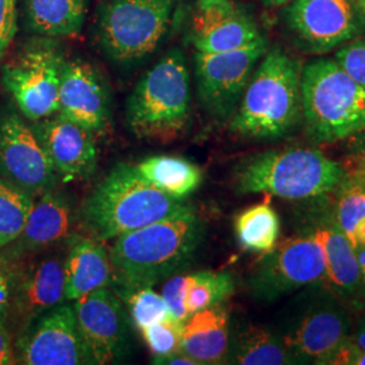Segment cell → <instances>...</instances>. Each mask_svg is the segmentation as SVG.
Instances as JSON below:
<instances>
[{"instance_id": "6da1fadb", "label": "cell", "mask_w": 365, "mask_h": 365, "mask_svg": "<svg viewBox=\"0 0 365 365\" xmlns=\"http://www.w3.org/2000/svg\"><path fill=\"white\" fill-rule=\"evenodd\" d=\"M205 235L194 207L119 235L110 250L115 291L153 287L192 260Z\"/></svg>"}, {"instance_id": "7a4b0ae2", "label": "cell", "mask_w": 365, "mask_h": 365, "mask_svg": "<svg viewBox=\"0 0 365 365\" xmlns=\"http://www.w3.org/2000/svg\"><path fill=\"white\" fill-rule=\"evenodd\" d=\"M302 69L280 46L267 51L229 120L230 133L245 140H276L295 130L302 120Z\"/></svg>"}, {"instance_id": "3957f363", "label": "cell", "mask_w": 365, "mask_h": 365, "mask_svg": "<svg viewBox=\"0 0 365 365\" xmlns=\"http://www.w3.org/2000/svg\"><path fill=\"white\" fill-rule=\"evenodd\" d=\"M190 207L146 182L135 165L118 164L88 196L81 220L92 238L108 241Z\"/></svg>"}, {"instance_id": "277c9868", "label": "cell", "mask_w": 365, "mask_h": 365, "mask_svg": "<svg viewBox=\"0 0 365 365\" xmlns=\"http://www.w3.org/2000/svg\"><path fill=\"white\" fill-rule=\"evenodd\" d=\"M345 167L314 148H286L245 160L235 172L240 194L264 192L286 200H306L337 190Z\"/></svg>"}, {"instance_id": "5b68a950", "label": "cell", "mask_w": 365, "mask_h": 365, "mask_svg": "<svg viewBox=\"0 0 365 365\" xmlns=\"http://www.w3.org/2000/svg\"><path fill=\"white\" fill-rule=\"evenodd\" d=\"M302 119L314 143L352 138L365 129V88L334 58L312 60L302 69Z\"/></svg>"}, {"instance_id": "8992f818", "label": "cell", "mask_w": 365, "mask_h": 365, "mask_svg": "<svg viewBox=\"0 0 365 365\" xmlns=\"http://www.w3.org/2000/svg\"><path fill=\"white\" fill-rule=\"evenodd\" d=\"M191 114L185 57L170 49L137 83L126 103V125L144 140L167 143L182 134Z\"/></svg>"}, {"instance_id": "52a82bcc", "label": "cell", "mask_w": 365, "mask_h": 365, "mask_svg": "<svg viewBox=\"0 0 365 365\" xmlns=\"http://www.w3.org/2000/svg\"><path fill=\"white\" fill-rule=\"evenodd\" d=\"M179 0H105L98 13V39L119 64L144 60L168 33Z\"/></svg>"}, {"instance_id": "ba28073f", "label": "cell", "mask_w": 365, "mask_h": 365, "mask_svg": "<svg viewBox=\"0 0 365 365\" xmlns=\"http://www.w3.org/2000/svg\"><path fill=\"white\" fill-rule=\"evenodd\" d=\"M349 333L344 302L325 284H317L295 300L280 337L298 364L327 365Z\"/></svg>"}, {"instance_id": "9c48e42d", "label": "cell", "mask_w": 365, "mask_h": 365, "mask_svg": "<svg viewBox=\"0 0 365 365\" xmlns=\"http://www.w3.org/2000/svg\"><path fill=\"white\" fill-rule=\"evenodd\" d=\"M325 282V253L312 229L267 252L250 276L249 287L257 299L272 302L300 288Z\"/></svg>"}, {"instance_id": "30bf717a", "label": "cell", "mask_w": 365, "mask_h": 365, "mask_svg": "<svg viewBox=\"0 0 365 365\" xmlns=\"http://www.w3.org/2000/svg\"><path fill=\"white\" fill-rule=\"evenodd\" d=\"M267 51V39L261 37L252 45L232 52L195 53L197 98L211 117L230 120L252 73Z\"/></svg>"}, {"instance_id": "8fae6325", "label": "cell", "mask_w": 365, "mask_h": 365, "mask_svg": "<svg viewBox=\"0 0 365 365\" xmlns=\"http://www.w3.org/2000/svg\"><path fill=\"white\" fill-rule=\"evenodd\" d=\"M286 24L299 49L327 54L364 36V15L357 0H292Z\"/></svg>"}, {"instance_id": "7c38bea8", "label": "cell", "mask_w": 365, "mask_h": 365, "mask_svg": "<svg viewBox=\"0 0 365 365\" xmlns=\"http://www.w3.org/2000/svg\"><path fill=\"white\" fill-rule=\"evenodd\" d=\"M64 63L57 48L49 43H36L3 68V84L27 119L36 122L58 111Z\"/></svg>"}, {"instance_id": "4fadbf2b", "label": "cell", "mask_w": 365, "mask_h": 365, "mask_svg": "<svg viewBox=\"0 0 365 365\" xmlns=\"http://www.w3.org/2000/svg\"><path fill=\"white\" fill-rule=\"evenodd\" d=\"M15 360L26 365L95 364L73 307L64 303L25 327L16 344Z\"/></svg>"}, {"instance_id": "5bb4252c", "label": "cell", "mask_w": 365, "mask_h": 365, "mask_svg": "<svg viewBox=\"0 0 365 365\" xmlns=\"http://www.w3.org/2000/svg\"><path fill=\"white\" fill-rule=\"evenodd\" d=\"M0 175L33 197L57 178L37 134L15 113L0 119Z\"/></svg>"}, {"instance_id": "9a60e30c", "label": "cell", "mask_w": 365, "mask_h": 365, "mask_svg": "<svg viewBox=\"0 0 365 365\" xmlns=\"http://www.w3.org/2000/svg\"><path fill=\"white\" fill-rule=\"evenodd\" d=\"M78 330L95 364H110L128 346V319L122 303L108 287L95 289L73 300Z\"/></svg>"}, {"instance_id": "2e32d148", "label": "cell", "mask_w": 365, "mask_h": 365, "mask_svg": "<svg viewBox=\"0 0 365 365\" xmlns=\"http://www.w3.org/2000/svg\"><path fill=\"white\" fill-rule=\"evenodd\" d=\"M31 129L64 182L88 179L96 170L98 148L91 130L58 113L36 120Z\"/></svg>"}, {"instance_id": "e0dca14e", "label": "cell", "mask_w": 365, "mask_h": 365, "mask_svg": "<svg viewBox=\"0 0 365 365\" xmlns=\"http://www.w3.org/2000/svg\"><path fill=\"white\" fill-rule=\"evenodd\" d=\"M57 113L93 134L105 130L110 115V99L103 80L93 66L81 60L64 63Z\"/></svg>"}, {"instance_id": "ac0fdd59", "label": "cell", "mask_w": 365, "mask_h": 365, "mask_svg": "<svg viewBox=\"0 0 365 365\" xmlns=\"http://www.w3.org/2000/svg\"><path fill=\"white\" fill-rule=\"evenodd\" d=\"M64 300V257L48 256L33 262L19 277L14 274L10 314L13 313L24 327H29L39 315L63 304Z\"/></svg>"}, {"instance_id": "d6986e66", "label": "cell", "mask_w": 365, "mask_h": 365, "mask_svg": "<svg viewBox=\"0 0 365 365\" xmlns=\"http://www.w3.org/2000/svg\"><path fill=\"white\" fill-rule=\"evenodd\" d=\"M261 37L255 19L233 1L196 10L192 29L196 52H232L252 45Z\"/></svg>"}, {"instance_id": "ffe728a7", "label": "cell", "mask_w": 365, "mask_h": 365, "mask_svg": "<svg viewBox=\"0 0 365 365\" xmlns=\"http://www.w3.org/2000/svg\"><path fill=\"white\" fill-rule=\"evenodd\" d=\"M325 220L314 227L325 253V286L342 302L345 299L354 304H364L365 284L352 242L339 229L334 217Z\"/></svg>"}, {"instance_id": "44dd1931", "label": "cell", "mask_w": 365, "mask_h": 365, "mask_svg": "<svg viewBox=\"0 0 365 365\" xmlns=\"http://www.w3.org/2000/svg\"><path fill=\"white\" fill-rule=\"evenodd\" d=\"M235 292V280L227 272L199 271L173 274L161 289L170 317L185 321L190 315L223 303Z\"/></svg>"}, {"instance_id": "7402d4cb", "label": "cell", "mask_w": 365, "mask_h": 365, "mask_svg": "<svg viewBox=\"0 0 365 365\" xmlns=\"http://www.w3.org/2000/svg\"><path fill=\"white\" fill-rule=\"evenodd\" d=\"M230 346V315L220 303L190 315L182 322V352L199 365L227 363Z\"/></svg>"}, {"instance_id": "603a6c76", "label": "cell", "mask_w": 365, "mask_h": 365, "mask_svg": "<svg viewBox=\"0 0 365 365\" xmlns=\"http://www.w3.org/2000/svg\"><path fill=\"white\" fill-rule=\"evenodd\" d=\"M66 299L76 300L113 283L110 252L92 237L75 235L64 257Z\"/></svg>"}, {"instance_id": "cb8c5ba5", "label": "cell", "mask_w": 365, "mask_h": 365, "mask_svg": "<svg viewBox=\"0 0 365 365\" xmlns=\"http://www.w3.org/2000/svg\"><path fill=\"white\" fill-rule=\"evenodd\" d=\"M71 211L69 200L63 194L52 188L39 194L22 233L14 241L16 253L48 248L66 240L71 227Z\"/></svg>"}, {"instance_id": "d4e9b609", "label": "cell", "mask_w": 365, "mask_h": 365, "mask_svg": "<svg viewBox=\"0 0 365 365\" xmlns=\"http://www.w3.org/2000/svg\"><path fill=\"white\" fill-rule=\"evenodd\" d=\"M90 0H24L29 29L46 38L78 34L86 22Z\"/></svg>"}, {"instance_id": "484cf974", "label": "cell", "mask_w": 365, "mask_h": 365, "mask_svg": "<svg viewBox=\"0 0 365 365\" xmlns=\"http://www.w3.org/2000/svg\"><path fill=\"white\" fill-rule=\"evenodd\" d=\"M135 170L157 190L180 200L192 195L203 182L202 170L182 157H149Z\"/></svg>"}, {"instance_id": "4316f807", "label": "cell", "mask_w": 365, "mask_h": 365, "mask_svg": "<svg viewBox=\"0 0 365 365\" xmlns=\"http://www.w3.org/2000/svg\"><path fill=\"white\" fill-rule=\"evenodd\" d=\"M227 363L240 365L298 364L283 339L261 327H249L230 342Z\"/></svg>"}, {"instance_id": "83f0119b", "label": "cell", "mask_w": 365, "mask_h": 365, "mask_svg": "<svg viewBox=\"0 0 365 365\" xmlns=\"http://www.w3.org/2000/svg\"><path fill=\"white\" fill-rule=\"evenodd\" d=\"M240 245L248 252L267 253L276 247L280 235V218L268 200L241 211L235 221Z\"/></svg>"}, {"instance_id": "f1b7e54d", "label": "cell", "mask_w": 365, "mask_h": 365, "mask_svg": "<svg viewBox=\"0 0 365 365\" xmlns=\"http://www.w3.org/2000/svg\"><path fill=\"white\" fill-rule=\"evenodd\" d=\"M33 196L14 182L0 178V248L14 244L26 225Z\"/></svg>"}, {"instance_id": "f546056e", "label": "cell", "mask_w": 365, "mask_h": 365, "mask_svg": "<svg viewBox=\"0 0 365 365\" xmlns=\"http://www.w3.org/2000/svg\"><path fill=\"white\" fill-rule=\"evenodd\" d=\"M115 294L126 302L133 325L138 330L170 317L164 297L152 287L118 289Z\"/></svg>"}, {"instance_id": "4dcf8cb0", "label": "cell", "mask_w": 365, "mask_h": 365, "mask_svg": "<svg viewBox=\"0 0 365 365\" xmlns=\"http://www.w3.org/2000/svg\"><path fill=\"white\" fill-rule=\"evenodd\" d=\"M339 190L333 217L351 241L356 225L365 218V188L345 176Z\"/></svg>"}, {"instance_id": "1f68e13d", "label": "cell", "mask_w": 365, "mask_h": 365, "mask_svg": "<svg viewBox=\"0 0 365 365\" xmlns=\"http://www.w3.org/2000/svg\"><path fill=\"white\" fill-rule=\"evenodd\" d=\"M182 322L184 321L168 317L140 330L153 359L182 352Z\"/></svg>"}, {"instance_id": "d6a6232c", "label": "cell", "mask_w": 365, "mask_h": 365, "mask_svg": "<svg viewBox=\"0 0 365 365\" xmlns=\"http://www.w3.org/2000/svg\"><path fill=\"white\" fill-rule=\"evenodd\" d=\"M334 60L351 78L365 88V37H357L337 49Z\"/></svg>"}, {"instance_id": "836d02e7", "label": "cell", "mask_w": 365, "mask_h": 365, "mask_svg": "<svg viewBox=\"0 0 365 365\" xmlns=\"http://www.w3.org/2000/svg\"><path fill=\"white\" fill-rule=\"evenodd\" d=\"M16 33L15 0H0V58L10 48Z\"/></svg>"}, {"instance_id": "e575fe53", "label": "cell", "mask_w": 365, "mask_h": 365, "mask_svg": "<svg viewBox=\"0 0 365 365\" xmlns=\"http://www.w3.org/2000/svg\"><path fill=\"white\" fill-rule=\"evenodd\" d=\"M13 280L14 269L11 264L0 256V325H4L10 314Z\"/></svg>"}, {"instance_id": "d590c367", "label": "cell", "mask_w": 365, "mask_h": 365, "mask_svg": "<svg viewBox=\"0 0 365 365\" xmlns=\"http://www.w3.org/2000/svg\"><path fill=\"white\" fill-rule=\"evenodd\" d=\"M327 365H365V349L346 339L330 356Z\"/></svg>"}, {"instance_id": "8d00e7d4", "label": "cell", "mask_w": 365, "mask_h": 365, "mask_svg": "<svg viewBox=\"0 0 365 365\" xmlns=\"http://www.w3.org/2000/svg\"><path fill=\"white\" fill-rule=\"evenodd\" d=\"M346 176L365 188V150L353 152L349 168H345Z\"/></svg>"}, {"instance_id": "74e56055", "label": "cell", "mask_w": 365, "mask_h": 365, "mask_svg": "<svg viewBox=\"0 0 365 365\" xmlns=\"http://www.w3.org/2000/svg\"><path fill=\"white\" fill-rule=\"evenodd\" d=\"M15 354H14L13 341L10 331L0 325V365L15 364Z\"/></svg>"}, {"instance_id": "f35d334b", "label": "cell", "mask_w": 365, "mask_h": 365, "mask_svg": "<svg viewBox=\"0 0 365 365\" xmlns=\"http://www.w3.org/2000/svg\"><path fill=\"white\" fill-rule=\"evenodd\" d=\"M152 363L163 365H199V363L192 357H190L188 354L182 352L175 353V354L167 356V357L153 359Z\"/></svg>"}, {"instance_id": "ab89813d", "label": "cell", "mask_w": 365, "mask_h": 365, "mask_svg": "<svg viewBox=\"0 0 365 365\" xmlns=\"http://www.w3.org/2000/svg\"><path fill=\"white\" fill-rule=\"evenodd\" d=\"M348 339H351L353 344H356L357 346H360L361 349H365V317L357 322L353 331L349 333Z\"/></svg>"}, {"instance_id": "60d3db41", "label": "cell", "mask_w": 365, "mask_h": 365, "mask_svg": "<svg viewBox=\"0 0 365 365\" xmlns=\"http://www.w3.org/2000/svg\"><path fill=\"white\" fill-rule=\"evenodd\" d=\"M351 242H352L353 248H356L359 245H365V218L356 225Z\"/></svg>"}, {"instance_id": "b9f144b4", "label": "cell", "mask_w": 365, "mask_h": 365, "mask_svg": "<svg viewBox=\"0 0 365 365\" xmlns=\"http://www.w3.org/2000/svg\"><path fill=\"white\" fill-rule=\"evenodd\" d=\"M352 149L353 152H361L365 150V129L364 130L357 133L356 135L352 137Z\"/></svg>"}, {"instance_id": "7bdbcfd3", "label": "cell", "mask_w": 365, "mask_h": 365, "mask_svg": "<svg viewBox=\"0 0 365 365\" xmlns=\"http://www.w3.org/2000/svg\"><path fill=\"white\" fill-rule=\"evenodd\" d=\"M356 256H357V261H359V267H360V272H361V277L365 284V245H359L354 248Z\"/></svg>"}, {"instance_id": "ee69618b", "label": "cell", "mask_w": 365, "mask_h": 365, "mask_svg": "<svg viewBox=\"0 0 365 365\" xmlns=\"http://www.w3.org/2000/svg\"><path fill=\"white\" fill-rule=\"evenodd\" d=\"M233 0H197V9H209L214 6H222L232 3Z\"/></svg>"}, {"instance_id": "f6af8a7d", "label": "cell", "mask_w": 365, "mask_h": 365, "mask_svg": "<svg viewBox=\"0 0 365 365\" xmlns=\"http://www.w3.org/2000/svg\"><path fill=\"white\" fill-rule=\"evenodd\" d=\"M267 4H269V6H282V4H287L289 1H292V0H264Z\"/></svg>"}, {"instance_id": "bcb514c9", "label": "cell", "mask_w": 365, "mask_h": 365, "mask_svg": "<svg viewBox=\"0 0 365 365\" xmlns=\"http://www.w3.org/2000/svg\"><path fill=\"white\" fill-rule=\"evenodd\" d=\"M357 3H359V6H360V10H361V13L364 15L365 19V0H357Z\"/></svg>"}]
</instances>
